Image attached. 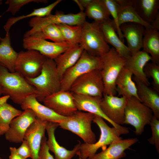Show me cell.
I'll use <instances>...</instances> for the list:
<instances>
[{"label":"cell","mask_w":159,"mask_h":159,"mask_svg":"<svg viewBox=\"0 0 159 159\" xmlns=\"http://www.w3.org/2000/svg\"><path fill=\"white\" fill-rule=\"evenodd\" d=\"M0 86L2 94L9 96L14 103L21 105L28 96L37 92L25 78L16 72H11L0 64Z\"/></svg>","instance_id":"6da1fadb"},{"label":"cell","mask_w":159,"mask_h":159,"mask_svg":"<svg viewBox=\"0 0 159 159\" xmlns=\"http://www.w3.org/2000/svg\"><path fill=\"white\" fill-rule=\"evenodd\" d=\"M36 90L37 99L43 102L46 97L60 90L61 78L54 59L47 58L40 74L34 78H25Z\"/></svg>","instance_id":"7a4b0ae2"},{"label":"cell","mask_w":159,"mask_h":159,"mask_svg":"<svg viewBox=\"0 0 159 159\" xmlns=\"http://www.w3.org/2000/svg\"><path fill=\"white\" fill-rule=\"evenodd\" d=\"M100 57L102 66L100 71L104 86L103 95H115L116 81L124 67L126 59L120 56L113 47Z\"/></svg>","instance_id":"3957f363"},{"label":"cell","mask_w":159,"mask_h":159,"mask_svg":"<svg viewBox=\"0 0 159 159\" xmlns=\"http://www.w3.org/2000/svg\"><path fill=\"white\" fill-rule=\"evenodd\" d=\"M94 116L91 113L77 110L71 116L66 117L58 125L76 135L85 143L93 144L96 141L95 135L91 128Z\"/></svg>","instance_id":"277c9868"},{"label":"cell","mask_w":159,"mask_h":159,"mask_svg":"<svg viewBox=\"0 0 159 159\" xmlns=\"http://www.w3.org/2000/svg\"><path fill=\"white\" fill-rule=\"evenodd\" d=\"M93 122L100 128V137L97 141L93 144L81 143L77 154L82 159H90L100 148L103 150L107 145H110L115 140L122 139L120 137L122 135L121 132L113 127H110L101 117L95 115Z\"/></svg>","instance_id":"5b68a950"},{"label":"cell","mask_w":159,"mask_h":159,"mask_svg":"<svg viewBox=\"0 0 159 159\" xmlns=\"http://www.w3.org/2000/svg\"><path fill=\"white\" fill-rule=\"evenodd\" d=\"M102 66L100 57L92 55L84 50L77 62L62 76L60 90L69 91L72 84L78 78L92 70H100Z\"/></svg>","instance_id":"8992f818"},{"label":"cell","mask_w":159,"mask_h":159,"mask_svg":"<svg viewBox=\"0 0 159 159\" xmlns=\"http://www.w3.org/2000/svg\"><path fill=\"white\" fill-rule=\"evenodd\" d=\"M80 44L84 50L94 56L101 57L110 49L100 29L99 24L86 21L82 25Z\"/></svg>","instance_id":"52a82bcc"},{"label":"cell","mask_w":159,"mask_h":159,"mask_svg":"<svg viewBox=\"0 0 159 159\" xmlns=\"http://www.w3.org/2000/svg\"><path fill=\"white\" fill-rule=\"evenodd\" d=\"M84 12L80 11L76 14H64L58 12L55 14H51L42 17H34L29 21L32 29L24 35V37H29L43 27L50 24H61L71 25H82L86 21Z\"/></svg>","instance_id":"ba28073f"},{"label":"cell","mask_w":159,"mask_h":159,"mask_svg":"<svg viewBox=\"0 0 159 159\" xmlns=\"http://www.w3.org/2000/svg\"><path fill=\"white\" fill-rule=\"evenodd\" d=\"M152 111L135 97L127 99L125 112L124 124L133 126L135 133L141 135L144 128L150 124L153 116Z\"/></svg>","instance_id":"9c48e42d"},{"label":"cell","mask_w":159,"mask_h":159,"mask_svg":"<svg viewBox=\"0 0 159 159\" xmlns=\"http://www.w3.org/2000/svg\"><path fill=\"white\" fill-rule=\"evenodd\" d=\"M104 84L100 70L95 69L78 78L73 83L69 91L73 94L102 97Z\"/></svg>","instance_id":"30bf717a"},{"label":"cell","mask_w":159,"mask_h":159,"mask_svg":"<svg viewBox=\"0 0 159 159\" xmlns=\"http://www.w3.org/2000/svg\"><path fill=\"white\" fill-rule=\"evenodd\" d=\"M46 58L36 50L21 51L18 53L15 62V72L25 78H35L40 74Z\"/></svg>","instance_id":"8fae6325"},{"label":"cell","mask_w":159,"mask_h":159,"mask_svg":"<svg viewBox=\"0 0 159 159\" xmlns=\"http://www.w3.org/2000/svg\"><path fill=\"white\" fill-rule=\"evenodd\" d=\"M70 46L66 42H51L33 36L24 37L23 47L26 50L37 51L45 57L54 59Z\"/></svg>","instance_id":"7c38bea8"},{"label":"cell","mask_w":159,"mask_h":159,"mask_svg":"<svg viewBox=\"0 0 159 159\" xmlns=\"http://www.w3.org/2000/svg\"><path fill=\"white\" fill-rule=\"evenodd\" d=\"M42 102L44 105L64 117L71 116L77 110L73 94L69 91L60 90L46 97Z\"/></svg>","instance_id":"4fadbf2b"},{"label":"cell","mask_w":159,"mask_h":159,"mask_svg":"<svg viewBox=\"0 0 159 159\" xmlns=\"http://www.w3.org/2000/svg\"><path fill=\"white\" fill-rule=\"evenodd\" d=\"M36 119V117L32 110H24L11 121L8 129L5 133L6 139L11 142L22 143L27 129Z\"/></svg>","instance_id":"5bb4252c"},{"label":"cell","mask_w":159,"mask_h":159,"mask_svg":"<svg viewBox=\"0 0 159 159\" xmlns=\"http://www.w3.org/2000/svg\"><path fill=\"white\" fill-rule=\"evenodd\" d=\"M73 94L74 103L77 110L91 113L101 117L119 130L122 135L129 132L128 128L114 123L105 115L100 107L102 98L85 95Z\"/></svg>","instance_id":"9a60e30c"},{"label":"cell","mask_w":159,"mask_h":159,"mask_svg":"<svg viewBox=\"0 0 159 159\" xmlns=\"http://www.w3.org/2000/svg\"><path fill=\"white\" fill-rule=\"evenodd\" d=\"M127 98L115 95H104L100 107L105 115L112 122L119 125L124 124L125 109Z\"/></svg>","instance_id":"2e32d148"},{"label":"cell","mask_w":159,"mask_h":159,"mask_svg":"<svg viewBox=\"0 0 159 159\" xmlns=\"http://www.w3.org/2000/svg\"><path fill=\"white\" fill-rule=\"evenodd\" d=\"M20 105L23 110L26 109L32 110L36 117L43 121L59 124L67 117L57 114L51 109L41 104L37 100L35 95L27 97Z\"/></svg>","instance_id":"e0dca14e"},{"label":"cell","mask_w":159,"mask_h":159,"mask_svg":"<svg viewBox=\"0 0 159 159\" xmlns=\"http://www.w3.org/2000/svg\"><path fill=\"white\" fill-rule=\"evenodd\" d=\"M47 122L36 117L25 133L24 140L26 141L30 149L32 159H38L42 140L45 136Z\"/></svg>","instance_id":"ac0fdd59"},{"label":"cell","mask_w":159,"mask_h":159,"mask_svg":"<svg viewBox=\"0 0 159 159\" xmlns=\"http://www.w3.org/2000/svg\"><path fill=\"white\" fill-rule=\"evenodd\" d=\"M58 124L47 122L46 127L48 135L46 143L49 151L54 154V159H72L78 152L81 142L79 141L73 149L68 150L60 145L56 140L55 131Z\"/></svg>","instance_id":"d6986e66"},{"label":"cell","mask_w":159,"mask_h":159,"mask_svg":"<svg viewBox=\"0 0 159 159\" xmlns=\"http://www.w3.org/2000/svg\"><path fill=\"white\" fill-rule=\"evenodd\" d=\"M120 28L127 46L131 55L140 51L142 48L143 40L145 28L135 23H128L122 25Z\"/></svg>","instance_id":"ffe728a7"},{"label":"cell","mask_w":159,"mask_h":159,"mask_svg":"<svg viewBox=\"0 0 159 159\" xmlns=\"http://www.w3.org/2000/svg\"><path fill=\"white\" fill-rule=\"evenodd\" d=\"M152 60L149 54L140 50L126 59L124 67L130 71L135 77L149 86L150 83L144 72V68Z\"/></svg>","instance_id":"44dd1931"},{"label":"cell","mask_w":159,"mask_h":159,"mask_svg":"<svg viewBox=\"0 0 159 159\" xmlns=\"http://www.w3.org/2000/svg\"><path fill=\"white\" fill-rule=\"evenodd\" d=\"M139 100L152 111L153 115L159 120V95L158 92L134 77Z\"/></svg>","instance_id":"7402d4cb"},{"label":"cell","mask_w":159,"mask_h":159,"mask_svg":"<svg viewBox=\"0 0 159 159\" xmlns=\"http://www.w3.org/2000/svg\"><path fill=\"white\" fill-rule=\"evenodd\" d=\"M99 25L107 42L111 45L120 56L127 59L131 55L127 46L120 39L117 34L112 19H110Z\"/></svg>","instance_id":"603a6c76"},{"label":"cell","mask_w":159,"mask_h":159,"mask_svg":"<svg viewBox=\"0 0 159 159\" xmlns=\"http://www.w3.org/2000/svg\"><path fill=\"white\" fill-rule=\"evenodd\" d=\"M138 140L137 138L121 139L115 140L107 148L96 154L90 159H120L123 158L126 155L125 150Z\"/></svg>","instance_id":"cb8c5ba5"},{"label":"cell","mask_w":159,"mask_h":159,"mask_svg":"<svg viewBox=\"0 0 159 159\" xmlns=\"http://www.w3.org/2000/svg\"><path fill=\"white\" fill-rule=\"evenodd\" d=\"M116 1L119 6L118 24L120 26L125 24L134 23L140 24L145 29H154L139 16L133 6L131 0Z\"/></svg>","instance_id":"d4e9b609"},{"label":"cell","mask_w":159,"mask_h":159,"mask_svg":"<svg viewBox=\"0 0 159 159\" xmlns=\"http://www.w3.org/2000/svg\"><path fill=\"white\" fill-rule=\"evenodd\" d=\"M83 51L80 44L70 46L64 52L54 59L61 79L64 73L78 60Z\"/></svg>","instance_id":"484cf974"},{"label":"cell","mask_w":159,"mask_h":159,"mask_svg":"<svg viewBox=\"0 0 159 159\" xmlns=\"http://www.w3.org/2000/svg\"><path fill=\"white\" fill-rule=\"evenodd\" d=\"M132 73L124 67L122 69L116 81V90L118 96H122L127 99L135 97L139 100L135 83L132 79Z\"/></svg>","instance_id":"4316f807"},{"label":"cell","mask_w":159,"mask_h":159,"mask_svg":"<svg viewBox=\"0 0 159 159\" xmlns=\"http://www.w3.org/2000/svg\"><path fill=\"white\" fill-rule=\"evenodd\" d=\"M132 5L139 16L151 25L159 14L158 0H132Z\"/></svg>","instance_id":"83f0119b"},{"label":"cell","mask_w":159,"mask_h":159,"mask_svg":"<svg viewBox=\"0 0 159 159\" xmlns=\"http://www.w3.org/2000/svg\"><path fill=\"white\" fill-rule=\"evenodd\" d=\"M18 54L11 46L9 32L6 33L3 38L0 37V64L11 72H15V64Z\"/></svg>","instance_id":"f1b7e54d"},{"label":"cell","mask_w":159,"mask_h":159,"mask_svg":"<svg viewBox=\"0 0 159 159\" xmlns=\"http://www.w3.org/2000/svg\"><path fill=\"white\" fill-rule=\"evenodd\" d=\"M143 50L149 54L152 62L159 64V33L153 28L145 29L143 40Z\"/></svg>","instance_id":"f546056e"},{"label":"cell","mask_w":159,"mask_h":159,"mask_svg":"<svg viewBox=\"0 0 159 159\" xmlns=\"http://www.w3.org/2000/svg\"><path fill=\"white\" fill-rule=\"evenodd\" d=\"M84 13L86 16L100 24L110 18V13L103 0H92L86 7Z\"/></svg>","instance_id":"4dcf8cb0"},{"label":"cell","mask_w":159,"mask_h":159,"mask_svg":"<svg viewBox=\"0 0 159 159\" xmlns=\"http://www.w3.org/2000/svg\"><path fill=\"white\" fill-rule=\"evenodd\" d=\"M62 1L57 0L45 7L34 9L32 12L26 15L11 17L8 19L4 26V29L6 33L9 32L11 27L21 19L30 17H42L47 16L51 14L53 9Z\"/></svg>","instance_id":"1f68e13d"},{"label":"cell","mask_w":159,"mask_h":159,"mask_svg":"<svg viewBox=\"0 0 159 159\" xmlns=\"http://www.w3.org/2000/svg\"><path fill=\"white\" fill-rule=\"evenodd\" d=\"M65 42L70 46L80 44L82 25H71L61 24L56 25Z\"/></svg>","instance_id":"d6a6232c"},{"label":"cell","mask_w":159,"mask_h":159,"mask_svg":"<svg viewBox=\"0 0 159 159\" xmlns=\"http://www.w3.org/2000/svg\"><path fill=\"white\" fill-rule=\"evenodd\" d=\"M30 36L45 40L48 39L57 43L65 42L59 29L54 24L48 25Z\"/></svg>","instance_id":"836d02e7"},{"label":"cell","mask_w":159,"mask_h":159,"mask_svg":"<svg viewBox=\"0 0 159 159\" xmlns=\"http://www.w3.org/2000/svg\"><path fill=\"white\" fill-rule=\"evenodd\" d=\"M22 112L7 102L0 104V127L7 130L11 121Z\"/></svg>","instance_id":"e575fe53"},{"label":"cell","mask_w":159,"mask_h":159,"mask_svg":"<svg viewBox=\"0 0 159 159\" xmlns=\"http://www.w3.org/2000/svg\"><path fill=\"white\" fill-rule=\"evenodd\" d=\"M112 18L116 31L120 39L124 43V39L118 24V5L116 0H103Z\"/></svg>","instance_id":"d590c367"},{"label":"cell","mask_w":159,"mask_h":159,"mask_svg":"<svg viewBox=\"0 0 159 159\" xmlns=\"http://www.w3.org/2000/svg\"><path fill=\"white\" fill-rule=\"evenodd\" d=\"M144 72L147 77H151L153 80V89L159 92V65L155 63H148L144 68Z\"/></svg>","instance_id":"8d00e7d4"},{"label":"cell","mask_w":159,"mask_h":159,"mask_svg":"<svg viewBox=\"0 0 159 159\" xmlns=\"http://www.w3.org/2000/svg\"><path fill=\"white\" fill-rule=\"evenodd\" d=\"M46 0H7L5 4L9 6L6 12L11 13L13 15H15L24 6L32 2L46 3L47 2Z\"/></svg>","instance_id":"74e56055"},{"label":"cell","mask_w":159,"mask_h":159,"mask_svg":"<svg viewBox=\"0 0 159 159\" xmlns=\"http://www.w3.org/2000/svg\"><path fill=\"white\" fill-rule=\"evenodd\" d=\"M152 131V137L148 139L149 143L154 145L158 153L159 152V120L153 115L150 123Z\"/></svg>","instance_id":"f35d334b"},{"label":"cell","mask_w":159,"mask_h":159,"mask_svg":"<svg viewBox=\"0 0 159 159\" xmlns=\"http://www.w3.org/2000/svg\"><path fill=\"white\" fill-rule=\"evenodd\" d=\"M46 138L44 136L42 138L38 159H54L50 153L47 144Z\"/></svg>","instance_id":"ab89813d"},{"label":"cell","mask_w":159,"mask_h":159,"mask_svg":"<svg viewBox=\"0 0 159 159\" xmlns=\"http://www.w3.org/2000/svg\"><path fill=\"white\" fill-rule=\"evenodd\" d=\"M20 146L16 148L17 153L24 159L31 158V154L30 149L26 141L24 140Z\"/></svg>","instance_id":"60d3db41"},{"label":"cell","mask_w":159,"mask_h":159,"mask_svg":"<svg viewBox=\"0 0 159 159\" xmlns=\"http://www.w3.org/2000/svg\"><path fill=\"white\" fill-rule=\"evenodd\" d=\"M92 0H74L78 5L80 11L84 12V10L92 1Z\"/></svg>","instance_id":"b9f144b4"},{"label":"cell","mask_w":159,"mask_h":159,"mask_svg":"<svg viewBox=\"0 0 159 159\" xmlns=\"http://www.w3.org/2000/svg\"><path fill=\"white\" fill-rule=\"evenodd\" d=\"M9 149L10 154L9 159H24L17 153L16 148L10 147Z\"/></svg>","instance_id":"7bdbcfd3"},{"label":"cell","mask_w":159,"mask_h":159,"mask_svg":"<svg viewBox=\"0 0 159 159\" xmlns=\"http://www.w3.org/2000/svg\"><path fill=\"white\" fill-rule=\"evenodd\" d=\"M151 26L155 29H159V14L157 16L151 24Z\"/></svg>","instance_id":"ee69618b"},{"label":"cell","mask_w":159,"mask_h":159,"mask_svg":"<svg viewBox=\"0 0 159 159\" xmlns=\"http://www.w3.org/2000/svg\"><path fill=\"white\" fill-rule=\"evenodd\" d=\"M10 98L9 96L5 95L0 97V104H3L7 102L8 100Z\"/></svg>","instance_id":"f6af8a7d"},{"label":"cell","mask_w":159,"mask_h":159,"mask_svg":"<svg viewBox=\"0 0 159 159\" xmlns=\"http://www.w3.org/2000/svg\"><path fill=\"white\" fill-rule=\"evenodd\" d=\"M7 130L5 129L0 127V136L4 134H5Z\"/></svg>","instance_id":"bcb514c9"},{"label":"cell","mask_w":159,"mask_h":159,"mask_svg":"<svg viewBox=\"0 0 159 159\" xmlns=\"http://www.w3.org/2000/svg\"><path fill=\"white\" fill-rule=\"evenodd\" d=\"M2 94V88L0 86V96Z\"/></svg>","instance_id":"7dc6e473"},{"label":"cell","mask_w":159,"mask_h":159,"mask_svg":"<svg viewBox=\"0 0 159 159\" xmlns=\"http://www.w3.org/2000/svg\"><path fill=\"white\" fill-rule=\"evenodd\" d=\"M2 4V1L1 0H0V5H1Z\"/></svg>","instance_id":"c3c4849f"},{"label":"cell","mask_w":159,"mask_h":159,"mask_svg":"<svg viewBox=\"0 0 159 159\" xmlns=\"http://www.w3.org/2000/svg\"><path fill=\"white\" fill-rule=\"evenodd\" d=\"M79 159H82L80 157H79Z\"/></svg>","instance_id":"681fc988"},{"label":"cell","mask_w":159,"mask_h":159,"mask_svg":"<svg viewBox=\"0 0 159 159\" xmlns=\"http://www.w3.org/2000/svg\"><path fill=\"white\" fill-rule=\"evenodd\" d=\"M0 159H2L0 157Z\"/></svg>","instance_id":"f907efd6"}]
</instances>
